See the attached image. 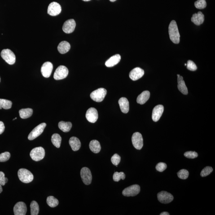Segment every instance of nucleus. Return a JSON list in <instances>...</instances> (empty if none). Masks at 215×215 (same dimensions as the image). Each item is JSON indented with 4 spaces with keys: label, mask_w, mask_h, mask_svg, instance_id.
I'll use <instances>...</instances> for the list:
<instances>
[{
    "label": "nucleus",
    "mask_w": 215,
    "mask_h": 215,
    "mask_svg": "<svg viewBox=\"0 0 215 215\" xmlns=\"http://www.w3.org/2000/svg\"><path fill=\"white\" fill-rule=\"evenodd\" d=\"M169 33L170 38L173 43H179L180 35L175 21H171L169 26Z\"/></svg>",
    "instance_id": "obj_1"
},
{
    "label": "nucleus",
    "mask_w": 215,
    "mask_h": 215,
    "mask_svg": "<svg viewBox=\"0 0 215 215\" xmlns=\"http://www.w3.org/2000/svg\"><path fill=\"white\" fill-rule=\"evenodd\" d=\"M18 177L22 182L28 183L33 179V175L30 171L25 169H20L18 172Z\"/></svg>",
    "instance_id": "obj_2"
},
{
    "label": "nucleus",
    "mask_w": 215,
    "mask_h": 215,
    "mask_svg": "<svg viewBox=\"0 0 215 215\" xmlns=\"http://www.w3.org/2000/svg\"><path fill=\"white\" fill-rule=\"evenodd\" d=\"M107 94V90L104 88H101L94 90L90 94V98L97 102L103 101Z\"/></svg>",
    "instance_id": "obj_3"
},
{
    "label": "nucleus",
    "mask_w": 215,
    "mask_h": 215,
    "mask_svg": "<svg viewBox=\"0 0 215 215\" xmlns=\"http://www.w3.org/2000/svg\"><path fill=\"white\" fill-rule=\"evenodd\" d=\"M45 155L44 149L42 147H36L32 149L30 153V156L32 160L39 161L44 158Z\"/></svg>",
    "instance_id": "obj_4"
},
{
    "label": "nucleus",
    "mask_w": 215,
    "mask_h": 215,
    "mask_svg": "<svg viewBox=\"0 0 215 215\" xmlns=\"http://www.w3.org/2000/svg\"><path fill=\"white\" fill-rule=\"evenodd\" d=\"M1 56L6 63L9 65H13L15 63V54L9 49H4L1 52Z\"/></svg>",
    "instance_id": "obj_5"
},
{
    "label": "nucleus",
    "mask_w": 215,
    "mask_h": 215,
    "mask_svg": "<svg viewBox=\"0 0 215 215\" xmlns=\"http://www.w3.org/2000/svg\"><path fill=\"white\" fill-rule=\"evenodd\" d=\"M46 126L45 123H42L36 127L31 132L28 136V139L29 140H32L40 135L43 132L44 129Z\"/></svg>",
    "instance_id": "obj_6"
},
{
    "label": "nucleus",
    "mask_w": 215,
    "mask_h": 215,
    "mask_svg": "<svg viewBox=\"0 0 215 215\" xmlns=\"http://www.w3.org/2000/svg\"><path fill=\"white\" fill-rule=\"evenodd\" d=\"M69 71L67 67L60 65L57 68L54 72V78L55 80H59L65 78L68 76Z\"/></svg>",
    "instance_id": "obj_7"
},
{
    "label": "nucleus",
    "mask_w": 215,
    "mask_h": 215,
    "mask_svg": "<svg viewBox=\"0 0 215 215\" xmlns=\"http://www.w3.org/2000/svg\"><path fill=\"white\" fill-rule=\"evenodd\" d=\"M140 191L139 185H134L125 188L123 190V195L125 196H134L138 195Z\"/></svg>",
    "instance_id": "obj_8"
},
{
    "label": "nucleus",
    "mask_w": 215,
    "mask_h": 215,
    "mask_svg": "<svg viewBox=\"0 0 215 215\" xmlns=\"http://www.w3.org/2000/svg\"><path fill=\"white\" fill-rule=\"evenodd\" d=\"M133 146L137 150H140L143 147V139L142 135L139 132L133 133L132 138Z\"/></svg>",
    "instance_id": "obj_9"
},
{
    "label": "nucleus",
    "mask_w": 215,
    "mask_h": 215,
    "mask_svg": "<svg viewBox=\"0 0 215 215\" xmlns=\"http://www.w3.org/2000/svg\"><path fill=\"white\" fill-rule=\"evenodd\" d=\"M80 174L84 183L87 185L90 184L92 180V176L90 169L86 167H83L81 169Z\"/></svg>",
    "instance_id": "obj_10"
},
{
    "label": "nucleus",
    "mask_w": 215,
    "mask_h": 215,
    "mask_svg": "<svg viewBox=\"0 0 215 215\" xmlns=\"http://www.w3.org/2000/svg\"><path fill=\"white\" fill-rule=\"evenodd\" d=\"M61 11V6L57 2H51L48 7V13L52 16H56L59 15Z\"/></svg>",
    "instance_id": "obj_11"
},
{
    "label": "nucleus",
    "mask_w": 215,
    "mask_h": 215,
    "mask_svg": "<svg viewBox=\"0 0 215 215\" xmlns=\"http://www.w3.org/2000/svg\"><path fill=\"white\" fill-rule=\"evenodd\" d=\"M157 198L160 203L168 204L173 200L174 197L171 194L166 191H161L157 194Z\"/></svg>",
    "instance_id": "obj_12"
},
{
    "label": "nucleus",
    "mask_w": 215,
    "mask_h": 215,
    "mask_svg": "<svg viewBox=\"0 0 215 215\" xmlns=\"http://www.w3.org/2000/svg\"><path fill=\"white\" fill-rule=\"evenodd\" d=\"M27 210L26 205L24 202H18L14 207V213L15 215H25Z\"/></svg>",
    "instance_id": "obj_13"
},
{
    "label": "nucleus",
    "mask_w": 215,
    "mask_h": 215,
    "mask_svg": "<svg viewBox=\"0 0 215 215\" xmlns=\"http://www.w3.org/2000/svg\"><path fill=\"white\" fill-rule=\"evenodd\" d=\"M98 113L96 109L90 108L86 111V117L88 121L94 123L96 122L98 119Z\"/></svg>",
    "instance_id": "obj_14"
},
{
    "label": "nucleus",
    "mask_w": 215,
    "mask_h": 215,
    "mask_svg": "<svg viewBox=\"0 0 215 215\" xmlns=\"http://www.w3.org/2000/svg\"><path fill=\"white\" fill-rule=\"evenodd\" d=\"M76 27V23L74 19H71L66 21L63 26V30L66 33H72Z\"/></svg>",
    "instance_id": "obj_15"
},
{
    "label": "nucleus",
    "mask_w": 215,
    "mask_h": 215,
    "mask_svg": "<svg viewBox=\"0 0 215 215\" xmlns=\"http://www.w3.org/2000/svg\"><path fill=\"white\" fill-rule=\"evenodd\" d=\"M53 69V64L51 62H45L41 67V71L42 76L46 78L50 77L52 72Z\"/></svg>",
    "instance_id": "obj_16"
},
{
    "label": "nucleus",
    "mask_w": 215,
    "mask_h": 215,
    "mask_svg": "<svg viewBox=\"0 0 215 215\" xmlns=\"http://www.w3.org/2000/svg\"><path fill=\"white\" fill-rule=\"evenodd\" d=\"M144 74V71L139 67L133 69L129 72V77L133 81H135L140 79Z\"/></svg>",
    "instance_id": "obj_17"
},
{
    "label": "nucleus",
    "mask_w": 215,
    "mask_h": 215,
    "mask_svg": "<svg viewBox=\"0 0 215 215\" xmlns=\"http://www.w3.org/2000/svg\"><path fill=\"white\" fill-rule=\"evenodd\" d=\"M164 107L162 105L156 106L153 110L152 118L155 122L159 120L164 112Z\"/></svg>",
    "instance_id": "obj_18"
},
{
    "label": "nucleus",
    "mask_w": 215,
    "mask_h": 215,
    "mask_svg": "<svg viewBox=\"0 0 215 215\" xmlns=\"http://www.w3.org/2000/svg\"><path fill=\"white\" fill-rule=\"evenodd\" d=\"M204 16L201 12H199L198 13H195L192 15L191 18V21L196 25L199 26L204 23Z\"/></svg>",
    "instance_id": "obj_19"
},
{
    "label": "nucleus",
    "mask_w": 215,
    "mask_h": 215,
    "mask_svg": "<svg viewBox=\"0 0 215 215\" xmlns=\"http://www.w3.org/2000/svg\"><path fill=\"white\" fill-rule=\"evenodd\" d=\"M178 76V88L179 91L185 95H187L188 94L187 88L185 85V81H184L183 77L177 75Z\"/></svg>",
    "instance_id": "obj_20"
},
{
    "label": "nucleus",
    "mask_w": 215,
    "mask_h": 215,
    "mask_svg": "<svg viewBox=\"0 0 215 215\" xmlns=\"http://www.w3.org/2000/svg\"><path fill=\"white\" fill-rule=\"evenodd\" d=\"M118 103L122 112L124 114L127 113L129 112V103L126 98H120L118 101Z\"/></svg>",
    "instance_id": "obj_21"
},
{
    "label": "nucleus",
    "mask_w": 215,
    "mask_h": 215,
    "mask_svg": "<svg viewBox=\"0 0 215 215\" xmlns=\"http://www.w3.org/2000/svg\"><path fill=\"white\" fill-rule=\"evenodd\" d=\"M120 60L121 56L119 54H116L111 57L106 62L105 65L108 67H113L118 63Z\"/></svg>",
    "instance_id": "obj_22"
},
{
    "label": "nucleus",
    "mask_w": 215,
    "mask_h": 215,
    "mask_svg": "<svg viewBox=\"0 0 215 215\" xmlns=\"http://www.w3.org/2000/svg\"><path fill=\"white\" fill-rule=\"evenodd\" d=\"M69 143L73 151H77L81 147V143L79 139L76 137H72L69 139Z\"/></svg>",
    "instance_id": "obj_23"
},
{
    "label": "nucleus",
    "mask_w": 215,
    "mask_h": 215,
    "mask_svg": "<svg viewBox=\"0 0 215 215\" xmlns=\"http://www.w3.org/2000/svg\"><path fill=\"white\" fill-rule=\"evenodd\" d=\"M71 46L69 43L67 41H62L59 44L58 49L59 52L61 54H65L69 51Z\"/></svg>",
    "instance_id": "obj_24"
},
{
    "label": "nucleus",
    "mask_w": 215,
    "mask_h": 215,
    "mask_svg": "<svg viewBox=\"0 0 215 215\" xmlns=\"http://www.w3.org/2000/svg\"><path fill=\"white\" fill-rule=\"evenodd\" d=\"M150 92L146 90L140 94L138 96L137 99V103L140 104H143L148 100L150 97Z\"/></svg>",
    "instance_id": "obj_25"
},
{
    "label": "nucleus",
    "mask_w": 215,
    "mask_h": 215,
    "mask_svg": "<svg viewBox=\"0 0 215 215\" xmlns=\"http://www.w3.org/2000/svg\"><path fill=\"white\" fill-rule=\"evenodd\" d=\"M89 148L94 153H98L101 150L100 143L97 140H93L89 143Z\"/></svg>",
    "instance_id": "obj_26"
},
{
    "label": "nucleus",
    "mask_w": 215,
    "mask_h": 215,
    "mask_svg": "<svg viewBox=\"0 0 215 215\" xmlns=\"http://www.w3.org/2000/svg\"><path fill=\"white\" fill-rule=\"evenodd\" d=\"M19 113L21 118L26 119L32 116L33 110L30 108L22 109L19 111Z\"/></svg>",
    "instance_id": "obj_27"
},
{
    "label": "nucleus",
    "mask_w": 215,
    "mask_h": 215,
    "mask_svg": "<svg viewBox=\"0 0 215 215\" xmlns=\"http://www.w3.org/2000/svg\"><path fill=\"white\" fill-rule=\"evenodd\" d=\"M72 126V123L70 122L61 121L58 124V127L59 129L64 132H69Z\"/></svg>",
    "instance_id": "obj_28"
},
{
    "label": "nucleus",
    "mask_w": 215,
    "mask_h": 215,
    "mask_svg": "<svg viewBox=\"0 0 215 215\" xmlns=\"http://www.w3.org/2000/svg\"><path fill=\"white\" fill-rule=\"evenodd\" d=\"M51 141L55 147L58 148L60 147L61 144L62 138L59 134L54 133L53 134L52 136Z\"/></svg>",
    "instance_id": "obj_29"
},
{
    "label": "nucleus",
    "mask_w": 215,
    "mask_h": 215,
    "mask_svg": "<svg viewBox=\"0 0 215 215\" xmlns=\"http://www.w3.org/2000/svg\"><path fill=\"white\" fill-rule=\"evenodd\" d=\"M30 212L31 215H37L39 212V206L35 201H32L30 205Z\"/></svg>",
    "instance_id": "obj_30"
},
{
    "label": "nucleus",
    "mask_w": 215,
    "mask_h": 215,
    "mask_svg": "<svg viewBox=\"0 0 215 215\" xmlns=\"http://www.w3.org/2000/svg\"><path fill=\"white\" fill-rule=\"evenodd\" d=\"M12 105L11 101L4 99H0V109L2 108L4 109H9Z\"/></svg>",
    "instance_id": "obj_31"
},
{
    "label": "nucleus",
    "mask_w": 215,
    "mask_h": 215,
    "mask_svg": "<svg viewBox=\"0 0 215 215\" xmlns=\"http://www.w3.org/2000/svg\"><path fill=\"white\" fill-rule=\"evenodd\" d=\"M46 201L48 205L51 208L56 207L59 204V201L58 199L53 196L48 197Z\"/></svg>",
    "instance_id": "obj_32"
},
{
    "label": "nucleus",
    "mask_w": 215,
    "mask_h": 215,
    "mask_svg": "<svg viewBox=\"0 0 215 215\" xmlns=\"http://www.w3.org/2000/svg\"><path fill=\"white\" fill-rule=\"evenodd\" d=\"M125 177V174L122 172H120V173H118V172H115L113 176L114 181H116V182H118L121 179L124 180Z\"/></svg>",
    "instance_id": "obj_33"
},
{
    "label": "nucleus",
    "mask_w": 215,
    "mask_h": 215,
    "mask_svg": "<svg viewBox=\"0 0 215 215\" xmlns=\"http://www.w3.org/2000/svg\"><path fill=\"white\" fill-rule=\"evenodd\" d=\"M195 7L199 9H203L205 8L207 4L206 0H197L195 3Z\"/></svg>",
    "instance_id": "obj_34"
},
{
    "label": "nucleus",
    "mask_w": 215,
    "mask_h": 215,
    "mask_svg": "<svg viewBox=\"0 0 215 215\" xmlns=\"http://www.w3.org/2000/svg\"><path fill=\"white\" fill-rule=\"evenodd\" d=\"M178 177L182 179H186L188 178L189 172L187 170L182 169L177 173Z\"/></svg>",
    "instance_id": "obj_35"
},
{
    "label": "nucleus",
    "mask_w": 215,
    "mask_h": 215,
    "mask_svg": "<svg viewBox=\"0 0 215 215\" xmlns=\"http://www.w3.org/2000/svg\"><path fill=\"white\" fill-rule=\"evenodd\" d=\"M213 168L210 167H206L204 168L201 172L200 175L202 177H205L210 174L213 171Z\"/></svg>",
    "instance_id": "obj_36"
},
{
    "label": "nucleus",
    "mask_w": 215,
    "mask_h": 215,
    "mask_svg": "<svg viewBox=\"0 0 215 215\" xmlns=\"http://www.w3.org/2000/svg\"><path fill=\"white\" fill-rule=\"evenodd\" d=\"M10 154L9 152H5L0 154V162H4L8 160L10 158Z\"/></svg>",
    "instance_id": "obj_37"
},
{
    "label": "nucleus",
    "mask_w": 215,
    "mask_h": 215,
    "mask_svg": "<svg viewBox=\"0 0 215 215\" xmlns=\"http://www.w3.org/2000/svg\"><path fill=\"white\" fill-rule=\"evenodd\" d=\"M121 160V157L118 154H115L111 158V161L114 165L117 166Z\"/></svg>",
    "instance_id": "obj_38"
},
{
    "label": "nucleus",
    "mask_w": 215,
    "mask_h": 215,
    "mask_svg": "<svg viewBox=\"0 0 215 215\" xmlns=\"http://www.w3.org/2000/svg\"><path fill=\"white\" fill-rule=\"evenodd\" d=\"M185 157L189 159H195L198 157V154L195 151H189L185 152L184 153Z\"/></svg>",
    "instance_id": "obj_39"
},
{
    "label": "nucleus",
    "mask_w": 215,
    "mask_h": 215,
    "mask_svg": "<svg viewBox=\"0 0 215 215\" xmlns=\"http://www.w3.org/2000/svg\"><path fill=\"white\" fill-rule=\"evenodd\" d=\"M187 68L191 71H195L197 69L196 65L192 61L189 60L187 62Z\"/></svg>",
    "instance_id": "obj_40"
},
{
    "label": "nucleus",
    "mask_w": 215,
    "mask_h": 215,
    "mask_svg": "<svg viewBox=\"0 0 215 215\" xmlns=\"http://www.w3.org/2000/svg\"><path fill=\"white\" fill-rule=\"evenodd\" d=\"M167 165L165 163L160 162L157 164L156 169L159 172H162L164 171L167 169Z\"/></svg>",
    "instance_id": "obj_41"
},
{
    "label": "nucleus",
    "mask_w": 215,
    "mask_h": 215,
    "mask_svg": "<svg viewBox=\"0 0 215 215\" xmlns=\"http://www.w3.org/2000/svg\"><path fill=\"white\" fill-rule=\"evenodd\" d=\"M8 179L5 177V173L2 171H0V184L2 186H4L5 184L7 183Z\"/></svg>",
    "instance_id": "obj_42"
},
{
    "label": "nucleus",
    "mask_w": 215,
    "mask_h": 215,
    "mask_svg": "<svg viewBox=\"0 0 215 215\" xmlns=\"http://www.w3.org/2000/svg\"><path fill=\"white\" fill-rule=\"evenodd\" d=\"M5 126L2 122L0 121V135L2 134L4 132Z\"/></svg>",
    "instance_id": "obj_43"
},
{
    "label": "nucleus",
    "mask_w": 215,
    "mask_h": 215,
    "mask_svg": "<svg viewBox=\"0 0 215 215\" xmlns=\"http://www.w3.org/2000/svg\"><path fill=\"white\" fill-rule=\"evenodd\" d=\"M170 214L167 212H163L160 213V215H169Z\"/></svg>",
    "instance_id": "obj_44"
},
{
    "label": "nucleus",
    "mask_w": 215,
    "mask_h": 215,
    "mask_svg": "<svg viewBox=\"0 0 215 215\" xmlns=\"http://www.w3.org/2000/svg\"><path fill=\"white\" fill-rule=\"evenodd\" d=\"M2 185L0 184V194L2 192Z\"/></svg>",
    "instance_id": "obj_45"
},
{
    "label": "nucleus",
    "mask_w": 215,
    "mask_h": 215,
    "mask_svg": "<svg viewBox=\"0 0 215 215\" xmlns=\"http://www.w3.org/2000/svg\"><path fill=\"white\" fill-rule=\"evenodd\" d=\"M109 1H111V2H115V1H116V0H109Z\"/></svg>",
    "instance_id": "obj_46"
},
{
    "label": "nucleus",
    "mask_w": 215,
    "mask_h": 215,
    "mask_svg": "<svg viewBox=\"0 0 215 215\" xmlns=\"http://www.w3.org/2000/svg\"><path fill=\"white\" fill-rule=\"evenodd\" d=\"M83 1H90V0H83Z\"/></svg>",
    "instance_id": "obj_47"
},
{
    "label": "nucleus",
    "mask_w": 215,
    "mask_h": 215,
    "mask_svg": "<svg viewBox=\"0 0 215 215\" xmlns=\"http://www.w3.org/2000/svg\"><path fill=\"white\" fill-rule=\"evenodd\" d=\"M16 119H17V118H15V119H14L13 120H16Z\"/></svg>",
    "instance_id": "obj_48"
},
{
    "label": "nucleus",
    "mask_w": 215,
    "mask_h": 215,
    "mask_svg": "<svg viewBox=\"0 0 215 215\" xmlns=\"http://www.w3.org/2000/svg\"><path fill=\"white\" fill-rule=\"evenodd\" d=\"M185 65H187V64H185Z\"/></svg>",
    "instance_id": "obj_49"
},
{
    "label": "nucleus",
    "mask_w": 215,
    "mask_h": 215,
    "mask_svg": "<svg viewBox=\"0 0 215 215\" xmlns=\"http://www.w3.org/2000/svg\"><path fill=\"white\" fill-rule=\"evenodd\" d=\"M0 81H1V78H0Z\"/></svg>",
    "instance_id": "obj_50"
}]
</instances>
